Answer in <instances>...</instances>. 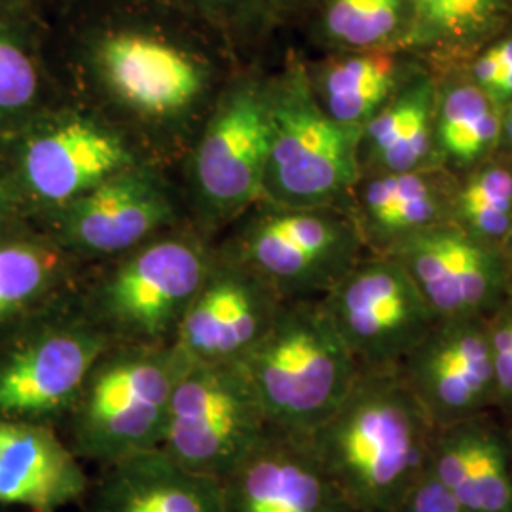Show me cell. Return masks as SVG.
<instances>
[{"label":"cell","instance_id":"4fadbf2b","mask_svg":"<svg viewBox=\"0 0 512 512\" xmlns=\"http://www.w3.org/2000/svg\"><path fill=\"white\" fill-rule=\"evenodd\" d=\"M399 366L431 420L465 418L497 397L486 317L439 319Z\"/></svg>","mask_w":512,"mask_h":512},{"label":"cell","instance_id":"277c9868","mask_svg":"<svg viewBox=\"0 0 512 512\" xmlns=\"http://www.w3.org/2000/svg\"><path fill=\"white\" fill-rule=\"evenodd\" d=\"M270 150L264 198L274 207H342L361 179V131L334 122L319 105L308 67L294 59L266 86Z\"/></svg>","mask_w":512,"mask_h":512},{"label":"cell","instance_id":"ba28073f","mask_svg":"<svg viewBox=\"0 0 512 512\" xmlns=\"http://www.w3.org/2000/svg\"><path fill=\"white\" fill-rule=\"evenodd\" d=\"M361 368H397L439 321L414 279L389 255L361 258L321 296Z\"/></svg>","mask_w":512,"mask_h":512},{"label":"cell","instance_id":"836d02e7","mask_svg":"<svg viewBox=\"0 0 512 512\" xmlns=\"http://www.w3.org/2000/svg\"><path fill=\"white\" fill-rule=\"evenodd\" d=\"M275 18H296L308 12L313 0H264Z\"/></svg>","mask_w":512,"mask_h":512},{"label":"cell","instance_id":"1f68e13d","mask_svg":"<svg viewBox=\"0 0 512 512\" xmlns=\"http://www.w3.org/2000/svg\"><path fill=\"white\" fill-rule=\"evenodd\" d=\"M399 512H469L427 469L412 492L404 497Z\"/></svg>","mask_w":512,"mask_h":512},{"label":"cell","instance_id":"2e32d148","mask_svg":"<svg viewBox=\"0 0 512 512\" xmlns=\"http://www.w3.org/2000/svg\"><path fill=\"white\" fill-rule=\"evenodd\" d=\"M458 175L444 167L363 175L349 200V215L374 255H385L401 239L450 222Z\"/></svg>","mask_w":512,"mask_h":512},{"label":"cell","instance_id":"d6a6232c","mask_svg":"<svg viewBox=\"0 0 512 512\" xmlns=\"http://www.w3.org/2000/svg\"><path fill=\"white\" fill-rule=\"evenodd\" d=\"M203 16L219 21L272 16L264 0H179Z\"/></svg>","mask_w":512,"mask_h":512},{"label":"cell","instance_id":"d6986e66","mask_svg":"<svg viewBox=\"0 0 512 512\" xmlns=\"http://www.w3.org/2000/svg\"><path fill=\"white\" fill-rule=\"evenodd\" d=\"M86 512H224L220 482L190 473L162 448L101 467Z\"/></svg>","mask_w":512,"mask_h":512},{"label":"cell","instance_id":"484cf974","mask_svg":"<svg viewBox=\"0 0 512 512\" xmlns=\"http://www.w3.org/2000/svg\"><path fill=\"white\" fill-rule=\"evenodd\" d=\"M450 222L505 253L512 228L511 158L497 154L459 177Z\"/></svg>","mask_w":512,"mask_h":512},{"label":"cell","instance_id":"d590c367","mask_svg":"<svg viewBox=\"0 0 512 512\" xmlns=\"http://www.w3.org/2000/svg\"><path fill=\"white\" fill-rule=\"evenodd\" d=\"M505 255L509 256V260H511L512 264V228L511 236H509V241H507V249H505Z\"/></svg>","mask_w":512,"mask_h":512},{"label":"cell","instance_id":"4dcf8cb0","mask_svg":"<svg viewBox=\"0 0 512 512\" xmlns=\"http://www.w3.org/2000/svg\"><path fill=\"white\" fill-rule=\"evenodd\" d=\"M497 397L512 403V287L501 306L488 317Z\"/></svg>","mask_w":512,"mask_h":512},{"label":"cell","instance_id":"e575fe53","mask_svg":"<svg viewBox=\"0 0 512 512\" xmlns=\"http://www.w3.org/2000/svg\"><path fill=\"white\" fill-rule=\"evenodd\" d=\"M499 154L512 160V103L503 109V129H501Z\"/></svg>","mask_w":512,"mask_h":512},{"label":"cell","instance_id":"3957f363","mask_svg":"<svg viewBox=\"0 0 512 512\" xmlns=\"http://www.w3.org/2000/svg\"><path fill=\"white\" fill-rule=\"evenodd\" d=\"M186 363L173 344L112 342L63 420L65 442L99 467L160 448Z\"/></svg>","mask_w":512,"mask_h":512},{"label":"cell","instance_id":"6da1fadb","mask_svg":"<svg viewBox=\"0 0 512 512\" xmlns=\"http://www.w3.org/2000/svg\"><path fill=\"white\" fill-rule=\"evenodd\" d=\"M429 414L397 368H361L308 440L353 512L397 511L431 463Z\"/></svg>","mask_w":512,"mask_h":512},{"label":"cell","instance_id":"8992f818","mask_svg":"<svg viewBox=\"0 0 512 512\" xmlns=\"http://www.w3.org/2000/svg\"><path fill=\"white\" fill-rule=\"evenodd\" d=\"M211 268L209 258L190 241L150 243L93 289L84 311L112 342L171 344Z\"/></svg>","mask_w":512,"mask_h":512},{"label":"cell","instance_id":"30bf717a","mask_svg":"<svg viewBox=\"0 0 512 512\" xmlns=\"http://www.w3.org/2000/svg\"><path fill=\"white\" fill-rule=\"evenodd\" d=\"M393 256L414 279L439 319L490 317L512 287V264L501 249L440 222L401 239Z\"/></svg>","mask_w":512,"mask_h":512},{"label":"cell","instance_id":"8fae6325","mask_svg":"<svg viewBox=\"0 0 512 512\" xmlns=\"http://www.w3.org/2000/svg\"><path fill=\"white\" fill-rule=\"evenodd\" d=\"M268 150L266 86L243 84L224 97L196 150L194 175L203 200L219 213H234L264 198Z\"/></svg>","mask_w":512,"mask_h":512},{"label":"cell","instance_id":"f1b7e54d","mask_svg":"<svg viewBox=\"0 0 512 512\" xmlns=\"http://www.w3.org/2000/svg\"><path fill=\"white\" fill-rule=\"evenodd\" d=\"M471 76L499 109L512 103V23L484 42L463 61L454 63Z\"/></svg>","mask_w":512,"mask_h":512},{"label":"cell","instance_id":"e0dca14e","mask_svg":"<svg viewBox=\"0 0 512 512\" xmlns=\"http://www.w3.org/2000/svg\"><path fill=\"white\" fill-rule=\"evenodd\" d=\"M95 57L112 92L145 114L179 112L202 90L198 63L181 48L147 33H110L99 40Z\"/></svg>","mask_w":512,"mask_h":512},{"label":"cell","instance_id":"7402d4cb","mask_svg":"<svg viewBox=\"0 0 512 512\" xmlns=\"http://www.w3.org/2000/svg\"><path fill=\"white\" fill-rule=\"evenodd\" d=\"M437 74L431 65L412 76L359 137L361 177L435 167ZM440 167V165H439Z\"/></svg>","mask_w":512,"mask_h":512},{"label":"cell","instance_id":"f546056e","mask_svg":"<svg viewBox=\"0 0 512 512\" xmlns=\"http://www.w3.org/2000/svg\"><path fill=\"white\" fill-rule=\"evenodd\" d=\"M33 61L16 44L0 40V112L27 107L37 93Z\"/></svg>","mask_w":512,"mask_h":512},{"label":"cell","instance_id":"ffe728a7","mask_svg":"<svg viewBox=\"0 0 512 512\" xmlns=\"http://www.w3.org/2000/svg\"><path fill=\"white\" fill-rule=\"evenodd\" d=\"M169 217L164 192L131 167L69 203L67 232L74 247L114 255L133 249Z\"/></svg>","mask_w":512,"mask_h":512},{"label":"cell","instance_id":"52a82bcc","mask_svg":"<svg viewBox=\"0 0 512 512\" xmlns=\"http://www.w3.org/2000/svg\"><path fill=\"white\" fill-rule=\"evenodd\" d=\"M365 241L340 207H272L239 243V264L266 279L283 300L327 294L363 258Z\"/></svg>","mask_w":512,"mask_h":512},{"label":"cell","instance_id":"44dd1931","mask_svg":"<svg viewBox=\"0 0 512 512\" xmlns=\"http://www.w3.org/2000/svg\"><path fill=\"white\" fill-rule=\"evenodd\" d=\"M427 63L404 48L330 52L310 71L319 105L334 122L361 131Z\"/></svg>","mask_w":512,"mask_h":512},{"label":"cell","instance_id":"83f0119b","mask_svg":"<svg viewBox=\"0 0 512 512\" xmlns=\"http://www.w3.org/2000/svg\"><path fill=\"white\" fill-rule=\"evenodd\" d=\"M469 442L478 512H512V475L503 444L480 427H469Z\"/></svg>","mask_w":512,"mask_h":512},{"label":"cell","instance_id":"9a60e30c","mask_svg":"<svg viewBox=\"0 0 512 512\" xmlns=\"http://www.w3.org/2000/svg\"><path fill=\"white\" fill-rule=\"evenodd\" d=\"M90 476L54 425L0 418V505L55 512L82 501Z\"/></svg>","mask_w":512,"mask_h":512},{"label":"cell","instance_id":"8d00e7d4","mask_svg":"<svg viewBox=\"0 0 512 512\" xmlns=\"http://www.w3.org/2000/svg\"><path fill=\"white\" fill-rule=\"evenodd\" d=\"M2 205H4V190H2V186H0V209H2Z\"/></svg>","mask_w":512,"mask_h":512},{"label":"cell","instance_id":"cb8c5ba5","mask_svg":"<svg viewBox=\"0 0 512 512\" xmlns=\"http://www.w3.org/2000/svg\"><path fill=\"white\" fill-rule=\"evenodd\" d=\"M406 50L433 69L454 65L512 23V0H412Z\"/></svg>","mask_w":512,"mask_h":512},{"label":"cell","instance_id":"4316f807","mask_svg":"<svg viewBox=\"0 0 512 512\" xmlns=\"http://www.w3.org/2000/svg\"><path fill=\"white\" fill-rule=\"evenodd\" d=\"M57 256L31 243L0 245V325L54 287Z\"/></svg>","mask_w":512,"mask_h":512},{"label":"cell","instance_id":"603a6c76","mask_svg":"<svg viewBox=\"0 0 512 512\" xmlns=\"http://www.w3.org/2000/svg\"><path fill=\"white\" fill-rule=\"evenodd\" d=\"M433 71L437 74V164L461 177L499 154L503 110L459 65H446Z\"/></svg>","mask_w":512,"mask_h":512},{"label":"cell","instance_id":"d4e9b609","mask_svg":"<svg viewBox=\"0 0 512 512\" xmlns=\"http://www.w3.org/2000/svg\"><path fill=\"white\" fill-rule=\"evenodd\" d=\"M306 14L330 52L406 50L414 29L412 0H313Z\"/></svg>","mask_w":512,"mask_h":512},{"label":"cell","instance_id":"7c38bea8","mask_svg":"<svg viewBox=\"0 0 512 512\" xmlns=\"http://www.w3.org/2000/svg\"><path fill=\"white\" fill-rule=\"evenodd\" d=\"M281 302L274 287L247 266H213L171 344L188 363H234L262 338Z\"/></svg>","mask_w":512,"mask_h":512},{"label":"cell","instance_id":"5b68a950","mask_svg":"<svg viewBox=\"0 0 512 512\" xmlns=\"http://www.w3.org/2000/svg\"><path fill=\"white\" fill-rule=\"evenodd\" d=\"M270 431L239 361L186 363L160 448L190 473L222 482Z\"/></svg>","mask_w":512,"mask_h":512},{"label":"cell","instance_id":"5bb4252c","mask_svg":"<svg viewBox=\"0 0 512 512\" xmlns=\"http://www.w3.org/2000/svg\"><path fill=\"white\" fill-rule=\"evenodd\" d=\"M220 488L224 512H353L308 440L275 429Z\"/></svg>","mask_w":512,"mask_h":512},{"label":"cell","instance_id":"7a4b0ae2","mask_svg":"<svg viewBox=\"0 0 512 512\" xmlns=\"http://www.w3.org/2000/svg\"><path fill=\"white\" fill-rule=\"evenodd\" d=\"M239 363L272 429L304 440L344 403L361 372L321 298L283 300Z\"/></svg>","mask_w":512,"mask_h":512},{"label":"cell","instance_id":"9c48e42d","mask_svg":"<svg viewBox=\"0 0 512 512\" xmlns=\"http://www.w3.org/2000/svg\"><path fill=\"white\" fill-rule=\"evenodd\" d=\"M112 338L84 311L42 330L0 359V418L52 425L65 420Z\"/></svg>","mask_w":512,"mask_h":512},{"label":"cell","instance_id":"ac0fdd59","mask_svg":"<svg viewBox=\"0 0 512 512\" xmlns=\"http://www.w3.org/2000/svg\"><path fill=\"white\" fill-rule=\"evenodd\" d=\"M131 165L124 143L88 120H71L38 135L23 154L25 181L50 203L74 202Z\"/></svg>","mask_w":512,"mask_h":512}]
</instances>
